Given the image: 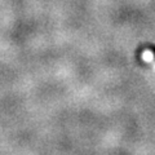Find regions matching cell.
I'll return each mask as SVG.
<instances>
[{"label": "cell", "mask_w": 155, "mask_h": 155, "mask_svg": "<svg viewBox=\"0 0 155 155\" xmlns=\"http://www.w3.org/2000/svg\"><path fill=\"white\" fill-rule=\"evenodd\" d=\"M149 49H150V52H151V54L154 56V58H155V45H149Z\"/></svg>", "instance_id": "1"}]
</instances>
